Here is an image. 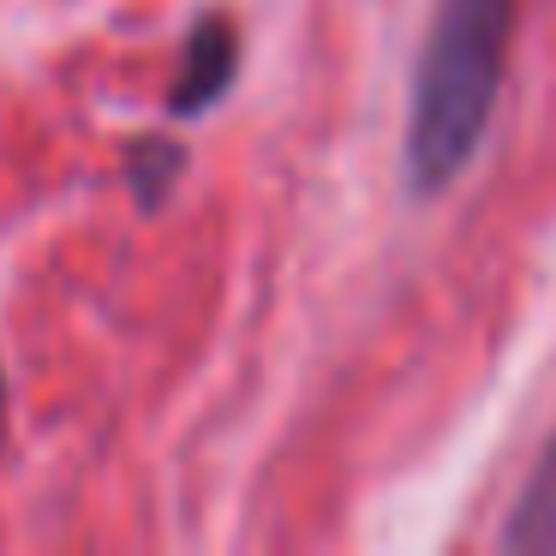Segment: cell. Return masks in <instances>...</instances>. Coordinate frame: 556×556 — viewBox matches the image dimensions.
Listing matches in <instances>:
<instances>
[{"mask_svg": "<svg viewBox=\"0 0 556 556\" xmlns=\"http://www.w3.org/2000/svg\"><path fill=\"white\" fill-rule=\"evenodd\" d=\"M503 544L508 551H539V556L556 551V431H551V443H544L532 479L520 484L515 515H508V527H503Z\"/></svg>", "mask_w": 556, "mask_h": 556, "instance_id": "3", "label": "cell"}, {"mask_svg": "<svg viewBox=\"0 0 556 556\" xmlns=\"http://www.w3.org/2000/svg\"><path fill=\"white\" fill-rule=\"evenodd\" d=\"M515 18L520 0H437L407 102V186L419 198L455 186L479 156L503 97Z\"/></svg>", "mask_w": 556, "mask_h": 556, "instance_id": "1", "label": "cell"}, {"mask_svg": "<svg viewBox=\"0 0 556 556\" xmlns=\"http://www.w3.org/2000/svg\"><path fill=\"white\" fill-rule=\"evenodd\" d=\"M180 144H174V138H138V144H132V186H138V204H156V198L162 192H168V186H174V168H180Z\"/></svg>", "mask_w": 556, "mask_h": 556, "instance_id": "4", "label": "cell"}, {"mask_svg": "<svg viewBox=\"0 0 556 556\" xmlns=\"http://www.w3.org/2000/svg\"><path fill=\"white\" fill-rule=\"evenodd\" d=\"M233 73H240V30H233L228 13H204L186 37V61H180V78L168 90V114L174 121H192L204 114L210 102L228 97Z\"/></svg>", "mask_w": 556, "mask_h": 556, "instance_id": "2", "label": "cell"}, {"mask_svg": "<svg viewBox=\"0 0 556 556\" xmlns=\"http://www.w3.org/2000/svg\"><path fill=\"white\" fill-rule=\"evenodd\" d=\"M0 431H7V377H0Z\"/></svg>", "mask_w": 556, "mask_h": 556, "instance_id": "5", "label": "cell"}]
</instances>
